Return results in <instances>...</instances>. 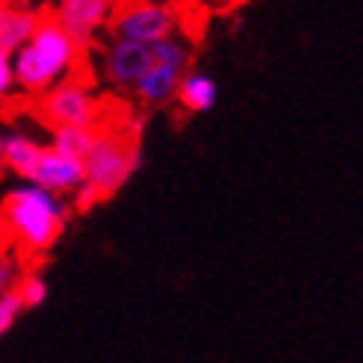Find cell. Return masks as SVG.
<instances>
[{
    "label": "cell",
    "mask_w": 363,
    "mask_h": 363,
    "mask_svg": "<svg viewBox=\"0 0 363 363\" xmlns=\"http://www.w3.org/2000/svg\"><path fill=\"white\" fill-rule=\"evenodd\" d=\"M15 89V74H12V53L0 50V101H6Z\"/></svg>",
    "instance_id": "obj_16"
},
{
    "label": "cell",
    "mask_w": 363,
    "mask_h": 363,
    "mask_svg": "<svg viewBox=\"0 0 363 363\" xmlns=\"http://www.w3.org/2000/svg\"><path fill=\"white\" fill-rule=\"evenodd\" d=\"M151 65H154V53L148 45L113 39L104 50V77L110 86L124 89V92H133Z\"/></svg>",
    "instance_id": "obj_8"
},
{
    "label": "cell",
    "mask_w": 363,
    "mask_h": 363,
    "mask_svg": "<svg viewBox=\"0 0 363 363\" xmlns=\"http://www.w3.org/2000/svg\"><path fill=\"white\" fill-rule=\"evenodd\" d=\"M216 4H225V0H216Z\"/></svg>",
    "instance_id": "obj_21"
},
{
    "label": "cell",
    "mask_w": 363,
    "mask_h": 363,
    "mask_svg": "<svg viewBox=\"0 0 363 363\" xmlns=\"http://www.w3.org/2000/svg\"><path fill=\"white\" fill-rule=\"evenodd\" d=\"M98 139V127H80V124H65V127H53L50 133V151H57L71 160H86V154L92 151V145Z\"/></svg>",
    "instance_id": "obj_13"
},
{
    "label": "cell",
    "mask_w": 363,
    "mask_h": 363,
    "mask_svg": "<svg viewBox=\"0 0 363 363\" xmlns=\"http://www.w3.org/2000/svg\"><path fill=\"white\" fill-rule=\"evenodd\" d=\"M177 12L162 0H121L116 15L110 18L113 39L148 48L177 35Z\"/></svg>",
    "instance_id": "obj_4"
},
{
    "label": "cell",
    "mask_w": 363,
    "mask_h": 363,
    "mask_svg": "<svg viewBox=\"0 0 363 363\" xmlns=\"http://www.w3.org/2000/svg\"><path fill=\"white\" fill-rule=\"evenodd\" d=\"M121 0H60L57 21L80 48H86L101 30L110 27V18L116 15Z\"/></svg>",
    "instance_id": "obj_7"
},
{
    "label": "cell",
    "mask_w": 363,
    "mask_h": 363,
    "mask_svg": "<svg viewBox=\"0 0 363 363\" xmlns=\"http://www.w3.org/2000/svg\"><path fill=\"white\" fill-rule=\"evenodd\" d=\"M0 6H4V0H0Z\"/></svg>",
    "instance_id": "obj_22"
},
{
    "label": "cell",
    "mask_w": 363,
    "mask_h": 363,
    "mask_svg": "<svg viewBox=\"0 0 363 363\" xmlns=\"http://www.w3.org/2000/svg\"><path fill=\"white\" fill-rule=\"evenodd\" d=\"M80 53L83 48L53 18H39L30 42L12 53L15 86L27 95H45L50 86L68 80L80 62Z\"/></svg>",
    "instance_id": "obj_2"
},
{
    "label": "cell",
    "mask_w": 363,
    "mask_h": 363,
    "mask_svg": "<svg viewBox=\"0 0 363 363\" xmlns=\"http://www.w3.org/2000/svg\"><path fill=\"white\" fill-rule=\"evenodd\" d=\"M15 293H18V298H21L24 311H33V307L45 304V298H48V281L42 275H35V272H27V275L18 278Z\"/></svg>",
    "instance_id": "obj_14"
},
{
    "label": "cell",
    "mask_w": 363,
    "mask_h": 363,
    "mask_svg": "<svg viewBox=\"0 0 363 363\" xmlns=\"http://www.w3.org/2000/svg\"><path fill=\"white\" fill-rule=\"evenodd\" d=\"M0 225L9 242H18L27 254L50 251L68 228V204L60 195L42 186L24 184L12 186L0 201Z\"/></svg>",
    "instance_id": "obj_1"
},
{
    "label": "cell",
    "mask_w": 363,
    "mask_h": 363,
    "mask_svg": "<svg viewBox=\"0 0 363 363\" xmlns=\"http://www.w3.org/2000/svg\"><path fill=\"white\" fill-rule=\"evenodd\" d=\"M27 180L62 198V195H74V189L86 180V174H83V162L80 160H71V157H62L57 151L45 148Z\"/></svg>",
    "instance_id": "obj_9"
},
{
    "label": "cell",
    "mask_w": 363,
    "mask_h": 363,
    "mask_svg": "<svg viewBox=\"0 0 363 363\" xmlns=\"http://www.w3.org/2000/svg\"><path fill=\"white\" fill-rule=\"evenodd\" d=\"M162 4H172V0H162Z\"/></svg>",
    "instance_id": "obj_20"
},
{
    "label": "cell",
    "mask_w": 363,
    "mask_h": 363,
    "mask_svg": "<svg viewBox=\"0 0 363 363\" xmlns=\"http://www.w3.org/2000/svg\"><path fill=\"white\" fill-rule=\"evenodd\" d=\"M39 18L42 15L21 9V6H6V4L0 6V50H6V53L21 50L30 42Z\"/></svg>",
    "instance_id": "obj_12"
},
{
    "label": "cell",
    "mask_w": 363,
    "mask_h": 363,
    "mask_svg": "<svg viewBox=\"0 0 363 363\" xmlns=\"http://www.w3.org/2000/svg\"><path fill=\"white\" fill-rule=\"evenodd\" d=\"M6 251H9V237H6V230H4V225H0V260L6 257Z\"/></svg>",
    "instance_id": "obj_19"
},
{
    "label": "cell",
    "mask_w": 363,
    "mask_h": 363,
    "mask_svg": "<svg viewBox=\"0 0 363 363\" xmlns=\"http://www.w3.org/2000/svg\"><path fill=\"white\" fill-rule=\"evenodd\" d=\"M219 98V86L213 83V77H207L204 71H186L177 83L174 101L184 106L186 113H210Z\"/></svg>",
    "instance_id": "obj_11"
},
{
    "label": "cell",
    "mask_w": 363,
    "mask_h": 363,
    "mask_svg": "<svg viewBox=\"0 0 363 363\" xmlns=\"http://www.w3.org/2000/svg\"><path fill=\"white\" fill-rule=\"evenodd\" d=\"M142 169V145L136 136L116 133V130H98L92 151L83 160L86 184L95 186L101 198L116 195L127 180Z\"/></svg>",
    "instance_id": "obj_3"
},
{
    "label": "cell",
    "mask_w": 363,
    "mask_h": 363,
    "mask_svg": "<svg viewBox=\"0 0 363 363\" xmlns=\"http://www.w3.org/2000/svg\"><path fill=\"white\" fill-rule=\"evenodd\" d=\"M21 313H24V304H21V298H18L15 289H9L6 296H0V337L12 328Z\"/></svg>",
    "instance_id": "obj_15"
},
{
    "label": "cell",
    "mask_w": 363,
    "mask_h": 363,
    "mask_svg": "<svg viewBox=\"0 0 363 363\" xmlns=\"http://www.w3.org/2000/svg\"><path fill=\"white\" fill-rule=\"evenodd\" d=\"M18 278H21V272H18V266H15L9 257L0 260V296H6L9 289H15Z\"/></svg>",
    "instance_id": "obj_18"
},
{
    "label": "cell",
    "mask_w": 363,
    "mask_h": 363,
    "mask_svg": "<svg viewBox=\"0 0 363 363\" xmlns=\"http://www.w3.org/2000/svg\"><path fill=\"white\" fill-rule=\"evenodd\" d=\"M42 118L53 127L80 124V127H98V101L80 80H62L50 86L39 101Z\"/></svg>",
    "instance_id": "obj_6"
},
{
    "label": "cell",
    "mask_w": 363,
    "mask_h": 363,
    "mask_svg": "<svg viewBox=\"0 0 363 363\" xmlns=\"http://www.w3.org/2000/svg\"><path fill=\"white\" fill-rule=\"evenodd\" d=\"M151 53H154V65L139 80L133 95L142 106H166L169 101H174L180 77L189 71L192 50L180 35H172V39L154 45Z\"/></svg>",
    "instance_id": "obj_5"
},
{
    "label": "cell",
    "mask_w": 363,
    "mask_h": 363,
    "mask_svg": "<svg viewBox=\"0 0 363 363\" xmlns=\"http://www.w3.org/2000/svg\"><path fill=\"white\" fill-rule=\"evenodd\" d=\"M45 148L48 145H42L39 139H33L30 133L9 130V133L0 136V166H6L9 172H15L18 177L27 180Z\"/></svg>",
    "instance_id": "obj_10"
},
{
    "label": "cell",
    "mask_w": 363,
    "mask_h": 363,
    "mask_svg": "<svg viewBox=\"0 0 363 363\" xmlns=\"http://www.w3.org/2000/svg\"><path fill=\"white\" fill-rule=\"evenodd\" d=\"M98 201H104V198L98 195V189H95V186H89L86 180H83V184L74 189V207H77V210H83V213H86V210H92Z\"/></svg>",
    "instance_id": "obj_17"
}]
</instances>
